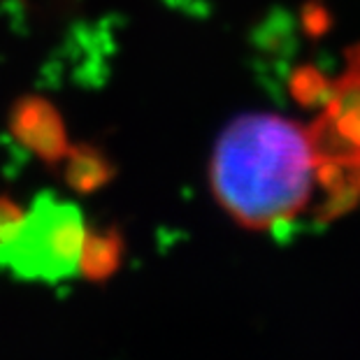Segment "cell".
<instances>
[{
	"instance_id": "6da1fadb",
	"label": "cell",
	"mask_w": 360,
	"mask_h": 360,
	"mask_svg": "<svg viewBox=\"0 0 360 360\" xmlns=\"http://www.w3.org/2000/svg\"><path fill=\"white\" fill-rule=\"evenodd\" d=\"M210 181L217 202L249 231H272L309 210L328 186V158L316 130L279 114H244L214 147Z\"/></svg>"
},
{
	"instance_id": "7a4b0ae2",
	"label": "cell",
	"mask_w": 360,
	"mask_h": 360,
	"mask_svg": "<svg viewBox=\"0 0 360 360\" xmlns=\"http://www.w3.org/2000/svg\"><path fill=\"white\" fill-rule=\"evenodd\" d=\"M82 214L72 205L37 200L19 235L0 249V265L37 281H60L77 272L84 244Z\"/></svg>"
},
{
	"instance_id": "3957f363",
	"label": "cell",
	"mask_w": 360,
	"mask_h": 360,
	"mask_svg": "<svg viewBox=\"0 0 360 360\" xmlns=\"http://www.w3.org/2000/svg\"><path fill=\"white\" fill-rule=\"evenodd\" d=\"M124 240L117 231H86L77 260V272L86 281L103 283L119 272Z\"/></svg>"
},
{
	"instance_id": "277c9868",
	"label": "cell",
	"mask_w": 360,
	"mask_h": 360,
	"mask_svg": "<svg viewBox=\"0 0 360 360\" xmlns=\"http://www.w3.org/2000/svg\"><path fill=\"white\" fill-rule=\"evenodd\" d=\"M26 224V212L7 198H0V249L7 247Z\"/></svg>"
}]
</instances>
